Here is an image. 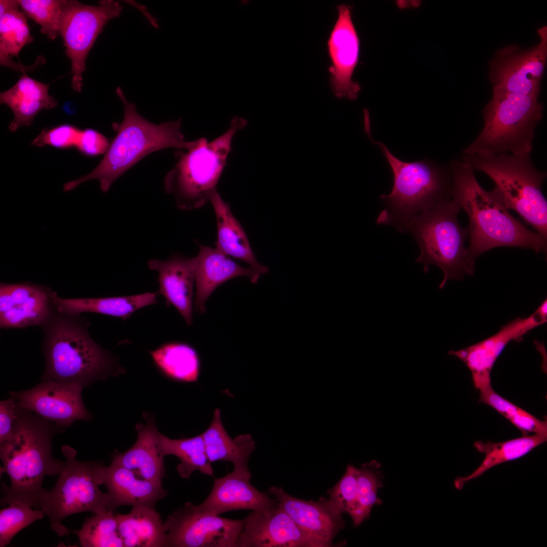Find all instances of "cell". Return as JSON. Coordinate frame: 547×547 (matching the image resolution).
Wrapping results in <instances>:
<instances>
[{
	"mask_svg": "<svg viewBox=\"0 0 547 547\" xmlns=\"http://www.w3.org/2000/svg\"><path fill=\"white\" fill-rule=\"evenodd\" d=\"M56 293L31 283L0 284V326L24 328L43 325L52 314Z\"/></svg>",
	"mask_w": 547,
	"mask_h": 547,
	"instance_id": "cell-17",
	"label": "cell"
},
{
	"mask_svg": "<svg viewBox=\"0 0 547 547\" xmlns=\"http://www.w3.org/2000/svg\"><path fill=\"white\" fill-rule=\"evenodd\" d=\"M245 518L236 547H324L302 530L279 504L269 514L252 511Z\"/></svg>",
	"mask_w": 547,
	"mask_h": 547,
	"instance_id": "cell-18",
	"label": "cell"
},
{
	"mask_svg": "<svg viewBox=\"0 0 547 547\" xmlns=\"http://www.w3.org/2000/svg\"><path fill=\"white\" fill-rule=\"evenodd\" d=\"M79 542L84 547H122L123 540L118 531L114 512L95 514L75 531Z\"/></svg>",
	"mask_w": 547,
	"mask_h": 547,
	"instance_id": "cell-34",
	"label": "cell"
},
{
	"mask_svg": "<svg viewBox=\"0 0 547 547\" xmlns=\"http://www.w3.org/2000/svg\"><path fill=\"white\" fill-rule=\"evenodd\" d=\"M479 402L493 408L514 425L523 436L533 433L547 434V421L540 420L525 410L506 400L490 387L480 392Z\"/></svg>",
	"mask_w": 547,
	"mask_h": 547,
	"instance_id": "cell-35",
	"label": "cell"
},
{
	"mask_svg": "<svg viewBox=\"0 0 547 547\" xmlns=\"http://www.w3.org/2000/svg\"><path fill=\"white\" fill-rule=\"evenodd\" d=\"M23 13L41 26V33L54 40L60 34L63 0H19Z\"/></svg>",
	"mask_w": 547,
	"mask_h": 547,
	"instance_id": "cell-37",
	"label": "cell"
},
{
	"mask_svg": "<svg viewBox=\"0 0 547 547\" xmlns=\"http://www.w3.org/2000/svg\"><path fill=\"white\" fill-rule=\"evenodd\" d=\"M195 257L174 254L165 260L151 259L150 269L157 271L160 293L167 304L173 305L184 318L188 326L192 323Z\"/></svg>",
	"mask_w": 547,
	"mask_h": 547,
	"instance_id": "cell-21",
	"label": "cell"
},
{
	"mask_svg": "<svg viewBox=\"0 0 547 547\" xmlns=\"http://www.w3.org/2000/svg\"><path fill=\"white\" fill-rule=\"evenodd\" d=\"M103 475V484L106 487L115 510L126 505L155 507L156 503L168 494V491L162 485L112 463L107 467L104 466Z\"/></svg>",
	"mask_w": 547,
	"mask_h": 547,
	"instance_id": "cell-24",
	"label": "cell"
},
{
	"mask_svg": "<svg viewBox=\"0 0 547 547\" xmlns=\"http://www.w3.org/2000/svg\"><path fill=\"white\" fill-rule=\"evenodd\" d=\"M378 145L391 167L393 187L380 199L385 207L377 218L378 224L390 225L400 231L414 216L450 198L451 175L426 160L405 162L396 158L381 142Z\"/></svg>",
	"mask_w": 547,
	"mask_h": 547,
	"instance_id": "cell-9",
	"label": "cell"
},
{
	"mask_svg": "<svg viewBox=\"0 0 547 547\" xmlns=\"http://www.w3.org/2000/svg\"><path fill=\"white\" fill-rule=\"evenodd\" d=\"M19 1L1 0L0 17L5 14L13 11L19 10L20 7Z\"/></svg>",
	"mask_w": 547,
	"mask_h": 547,
	"instance_id": "cell-43",
	"label": "cell"
},
{
	"mask_svg": "<svg viewBox=\"0 0 547 547\" xmlns=\"http://www.w3.org/2000/svg\"><path fill=\"white\" fill-rule=\"evenodd\" d=\"M42 509L25 504L12 503L0 511V546L8 545L20 531L44 518Z\"/></svg>",
	"mask_w": 547,
	"mask_h": 547,
	"instance_id": "cell-38",
	"label": "cell"
},
{
	"mask_svg": "<svg viewBox=\"0 0 547 547\" xmlns=\"http://www.w3.org/2000/svg\"><path fill=\"white\" fill-rule=\"evenodd\" d=\"M268 493L302 530L324 547L333 546L334 538L345 527L342 513L329 499L302 500L289 495L279 486L269 488Z\"/></svg>",
	"mask_w": 547,
	"mask_h": 547,
	"instance_id": "cell-19",
	"label": "cell"
},
{
	"mask_svg": "<svg viewBox=\"0 0 547 547\" xmlns=\"http://www.w3.org/2000/svg\"><path fill=\"white\" fill-rule=\"evenodd\" d=\"M19 408L15 398L10 396L0 402V444L10 440Z\"/></svg>",
	"mask_w": 547,
	"mask_h": 547,
	"instance_id": "cell-42",
	"label": "cell"
},
{
	"mask_svg": "<svg viewBox=\"0 0 547 547\" xmlns=\"http://www.w3.org/2000/svg\"><path fill=\"white\" fill-rule=\"evenodd\" d=\"M201 434L211 463L229 461L233 464V470L251 474L248 462L255 449V442L250 434L231 438L223 426L219 408L214 410L210 424Z\"/></svg>",
	"mask_w": 547,
	"mask_h": 547,
	"instance_id": "cell-26",
	"label": "cell"
},
{
	"mask_svg": "<svg viewBox=\"0 0 547 547\" xmlns=\"http://www.w3.org/2000/svg\"><path fill=\"white\" fill-rule=\"evenodd\" d=\"M115 516L124 547L167 546L163 522L155 507L133 506L129 513Z\"/></svg>",
	"mask_w": 547,
	"mask_h": 547,
	"instance_id": "cell-29",
	"label": "cell"
},
{
	"mask_svg": "<svg viewBox=\"0 0 547 547\" xmlns=\"http://www.w3.org/2000/svg\"><path fill=\"white\" fill-rule=\"evenodd\" d=\"M380 464L375 460L363 464L358 468L357 495L361 512L366 519L374 505H379L381 500L377 497V492L382 485V475Z\"/></svg>",
	"mask_w": 547,
	"mask_h": 547,
	"instance_id": "cell-39",
	"label": "cell"
},
{
	"mask_svg": "<svg viewBox=\"0 0 547 547\" xmlns=\"http://www.w3.org/2000/svg\"><path fill=\"white\" fill-rule=\"evenodd\" d=\"M538 97L493 88L492 99L483 111V128L463 153L529 155L543 114Z\"/></svg>",
	"mask_w": 547,
	"mask_h": 547,
	"instance_id": "cell-7",
	"label": "cell"
},
{
	"mask_svg": "<svg viewBox=\"0 0 547 547\" xmlns=\"http://www.w3.org/2000/svg\"><path fill=\"white\" fill-rule=\"evenodd\" d=\"M251 476L252 474L233 470L222 477L215 478L210 494L197 506L216 515L240 510L271 513L278 506V502L254 487L250 483Z\"/></svg>",
	"mask_w": 547,
	"mask_h": 547,
	"instance_id": "cell-20",
	"label": "cell"
},
{
	"mask_svg": "<svg viewBox=\"0 0 547 547\" xmlns=\"http://www.w3.org/2000/svg\"><path fill=\"white\" fill-rule=\"evenodd\" d=\"M209 201L217 220L216 248L228 256L246 262L261 274L267 272V268L256 260L244 229L232 214L229 205L221 198L217 190L210 195Z\"/></svg>",
	"mask_w": 547,
	"mask_h": 547,
	"instance_id": "cell-28",
	"label": "cell"
},
{
	"mask_svg": "<svg viewBox=\"0 0 547 547\" xmlns=\"http://www.w3.org/2000/svg\"><path fill=\"white\" fill-rule=\"evenodd\" d=\"M19 408L12 439L0 444L3 472L11 482L10 486L2 484L1 504L22 503L41 509L45 477L58 475L61 470V461L54 457L52 445L54 435L63 428Z\"/></svg>",
	"mask_w": 547,
	"mask_h": 547,
	"instance_id": "cell-2",
	"label": "cell"
},
{
	"mask_svg": "<svg viewBox=\"0 0 547 547\" xmlns=\"http://www.w3.org/2000/svg\"><path fill=\"white\" fill-rule=\"evenodd\" d=\"M82 130L68 124L44 129L31 145L38 147L50 145L58 149L76 147Z\"/></svg>",
	"mask_w": 547,
	"mask_h": 547,
	"instance_id": "cell-40",
	"label": "cell"
},
{
	"mask_svg": "<svg viewBox=\"0 0 547 547\" xmlns=\"http://www.w3.org/2000/svg\"><path fill=\"white\" fill-rule=\"evenodd\" d=\"M89 324L81 315L61 312L54 307L41 326L46 360L43 380L74 383L85 387L124 371L115 357L92 339Z\"/></svg>",
	"mask_w": 547,
	"mask_h": 547,
	"instance_id": "cell-3",
	"label": "cell"
},
{
	"mask_svg": "<svg viewBox=\"0 0 547 547\" xmlns=\"http://www.w3.org/2000/svg\"><path fill=\"white\" fill-rule=\"evenodd\" d=\"M116 93L124 105L122 122L113 123L116 132L103 158L87 175L65 183L64 191L73 190L81 183L96 179L104 193L127 170L147 154L159 150L175 148L189 150L197 140L186 141L181 131V119L160 124L152 123L142 117L136 106L126 99L118 87Z\"/></svg>",
	"mask_w": 547,
	"mask_h": 547,
	"instance_id": "cell-4",
	"label": "cell"
},
{
	"mask_svg": "<svg viewBox=\"0 0 547 547\" xmlns=\"http://www.w3.org/2000/svg\"><path fill=\"white\" fill-rule=\"evenodd\" d=\"M62 452L65 460L61 461L57 480L51 491L45 489L40 499L41 509L48 517L51 529L59 536L69 534L61 521L70 515L115 510L108 492L103 493L99 488L103 484L104 465L78 460L76 450L68 445L62 447Z\"/></svg>",
	"mask_w": 547,
	"mask_h": 547,
	"instance_id": "cell-10",
	"label": "cell"
},
{
	"mask_svg": "<svg viewBox=\"0 0 547 547\" xmlns=\"http://www.w3.org/2000/svg\"><path fill=\"white\" fill-rule=\"evenodd\" d=\"M196 259L194 304L196 311L199 314L206 312L208 298L221 284L238 277H248L255 284L260 278L261 273L258 270L250 266L246 268L239 265L216 248L199 244Z\"/></svg>",
	"mask_w": 547,
	"mask_h": 547,
	"instance_id": "cell-22",
	"label": "cell"
},
{
	"mask_svg": "<svg viewBox=\"0 0 547 547\" xmlns=\"http://www.w3.org/2000/svg\"><path fill=\"white\" fill-rule=\"evenodd\" d=\"M145 424L136 426L137 439L128 450L114 452L111 463L133 471L139 477L162 485L165 475L164 458L161 440L154 419L145 414Z\"/></svg>",
	"mask_w": 547,
	"mask_h": 547,
	"instance_id": "cell-23",
	"label": "cell"
},
{
	"mask_svg": "<svg viewBox=\"0 0 547 547\" xmlns=\"http://www.w3.org/2000/svg\"><path fill=\"white\" fill-rule=\"evenodd\" d=\"M358 472V468L349 464L341 479L328 492L329 499L341 513H346L350 516L355 527L365 519L357 499Z\"/></svg>",
	"mask_w": 547,
	"mask_h": 547,
	"instance_id": "cell-36",
	"label": "cell"
},
{
	"mask_svg": "<svg viewBox=\"0 0 547 547\" xmlns=\"http://www.w3.org/2000/svg\"><path fill=\"white\" fill-rule=\"evenodd\" d=\"M49 88L48 84L24 74L12 87L1 93V104L8 105L14 113L9 125L11 132L30 126L41 110L57 106L56 100L49 94Z\"/></svg>",
	"mask_w": 547,
	"mask_h": 547,
	"instance_id": "cell-25",
	"label": "cell"
},
{
	"mask_svg": "<svg viewBox=\"0 0 547 547\" xmlns=\"http://www.w3.org/2000/svg\"><path fill=\"white\" fill-rule=\"evenodd\" d=\"M247 124L238 116L231 121L223 134L208 142L197 139L186 151L176 152L177 162L164 179L165 191L174 198L177 207L190 211L203 207L208 201L226 164L235 134Z\"/></svg>",
	"mask_w": 547,
	"mask_h": 547,
	"instance_id": "cell-6",
	"label": "cell"
},
{
	"mask_svg": "<svg viewBox=\"0 0 547 547\" xmlns=\"http://www.w3.org/2000/svg\"><path fill=\"white\" fill-rule=\"evenodd\" d=\"M84 387L77 383L50 379L29 389L10 394L18 407L63 428L77 420L92 418L83 401Z\"/></svg>",
	"mask_w": 547,
	"mask_h": 547,
	"instance_id": "cell-14",
	"label": "cell"
},
{
	"mask_svg": "<svg viewBox=\"0 0 547 547\" xmlns=\"http://www.w3.org/2000/svg\"><path fill=\"white\" fill-rule=\"evenodd\" d=\"M33 41L27 20L19 10L7 13L0 17L1 65L16 71L24 72L28 67L23 66L11 59L18 57L21 49Z\"/></svg>",
	"mask_w": 547,
	"mask_h": 547,
	"instance_id": "cell-33",
	"label": "cell"
},
{
	"mask_svg": "<svg viewBox=\"0 0 547 547\" xmlns=\"http://www.w3.org/2000/svg\"><path fill=\"white\" fill-rule=\"evenodd\" d=\"M123 9L113 0L101 1L97 6L63 0L60 35L71 61V87L75 92L82 91L86 60L97 37L110 20L120 16Z\"/></svg>",
	"mask_w": 547,
	"mask_h": 547,
	"instance_id": "cell-11",
	"label": "cell"
},
{
	"mask_svg": "<svg viewBox=\"0 0 547 547\" xmlns=\"http://www.w3.org/2000/svg\"><path fill=\"white\" fill-rule=\"evenodd\" d=\"M352 8L346 4L337 7V18L327 41L332 92L338 99L349 100L357 99L361 90L359 84L352 78L360 55V40L352 20Z\"/></svg>",
	"mask_w": 547,
	"mask_h": 547,
	"instance_id": "cell-15",
	"label": "cell"
},
{
	"mask_svg": "<svg viewBox=\"0 0 547 547\" xmlns=\"http://www.w3.org/2000/svg\"><path fill=\"white\" fill-rule=\"evenodd\" d=\"M450 197L468 217L471 256L498 247L546 250V240L525 227L504 206L497 189L485 190L478 182L473 169L462 161L451 163Z\"/></svg>",
	"mask_w": 547,
	"mask_h": 547,
	"instance_id": "cell-1",
	"label": "cell"
},
{
	"mask_svg": "<svg viewBox=\"0 0 547 547\" xmlns=\"http://www.w3.org/2000/svg\"><path fill=\"white\" fill-rule=\"evenodd\" d=\"M157 368L173 380L193 382L199 377L201 362L197 350L190 345L170 342L150 351Z\"/></svg>",
	"mask_w": 547,
	"mask_h": 547,
	"instance_id": "cell-31",
	"label": "cell"
},
{
	"mask_svg": "<svg viewBox=\"0 0 547 547\" xmlns=\"http://www.w3.org/2000/svg\"><path fill=\"white\" fill-rule=\"evenodd\" d=\"M546 320L536 309L528 317L511 321L487 339L458 350H450L448 354L456 356L466 365L476 389L485 390L492 387L491 370L506 345L512 341H521L526 334L544 324Z\"/></svg>",
	"mask_w": 547,
	"mask_h": 547,
	"instance_id": "cell-16",
	"label": "cell"
},
{
	"mask_svg": "<svg viewBox=\"0 0 547 547\" xmlns=\"http://www.w3.org/2000/svg\"><path fill=\"white\" fill-rule=\"evenodd\" d=\"M110 144L109 139L102 133L88 128L82 130L76 148L84 155L94 157L105 153Z\"/></svg>",
	"mask_w": 547,
	"mask_h": 547,
	"instance_id": "cell-41",
	"label": "cell"
},
{
	"mask_svg": "<svg viewBox=\"0 0 547 547\" xmlns=\"http://www.w3.org/2000/svg\"><path fill=\"white\" fill-rule=\"evenodd\" d=\"M537 32L539 42L529 50L512 46L497 52L490 63L489 79L493 88L538 96L547 58V27Z\"/></svg>",
	"mask_w": 547,
	"mask_h": 547,
	"instance_id": "cell-13",
	"label": "cell"
},
{
	"mask_svg": "<svg viewBox=\"0 0 547 547\" xmlns=\"http://www.w3.org/2000/svg\"><path fill=\"white\" fill-rule=\"evenodd\" d=\"M546 440L547 434H534L498 443L476 441L474 443V447L478 452L483 453L485 457L481 464L470 475L456 478L455 488L462 489L465 484L479 478L493 467L520 458Z\"/></svg>",
	"mask_w": 547,
	"mask_h": 547,
	"instance_id": "cell-30",
	"label": "cell"
},
{
	"mask_svg": "<svg viewBox=\"0 0 547 547\" xmlns=\"http://www.w3.org/2000/svg\"><path fill=\"white\" fill-rule=\"evenodd\" d=\"M245 518L233 520L200 510L190 502L163 522L167 546L236 547Z\"/></svg>",
	"mask_w": 547,
	"mask_h": 547,
	"instance_id": "cell-12",
	"label": "cell"
},
{
	"mask_svg": "<svg viewBox=\"0 0 547 547\" xmlns=\"http://www.w3.org/2000/svg\"><path fill=\"white\" fill-rule=\"evenodd\" d=\"M460 210L451 198L445 199L412 217L400 231L410 233L419 247L420 254L416 262L424 265V273L432 265L441 268L444 278L440 289L449 280H461L465 275L475 272L476 260L465 245L468 228L458 220Z\"/></svg>",
	"mask_w": 547,
	"mask_h": 547,
	"instance_id": "cell-5",
	"label": "cell"
},
{
	"mask_svg": "<svg viewBox=\"0 0 547 547\" xmlns=\"http://www.w3.org/2000/svg\"><path fill=\"white\" fill-rule=\"evenodd\" d=\"M160 440L165 456H176L180 462L177 472L183 479H188L196 471L214 477L212 463L209 460L202 434L193 437L172 439L160 434Z\"/></svg>",
	"mask_w": 547,
	"mask_h": 547,
	"instance_id": "cell-32",
	"label": "cell"
},
{
	"mask_svg": "<svg viewBox=\"0 0 547 547\" xmlns=\"http://www.w3.org/2000/svg\"><path fill=\"white\" fill-rule=\"evenodd\" d=\"M158 294L156 292H146L124 296L65 299L56 293L53 302L58 311L67 314L79 315L83 312H93L126 320L137 310L155 304Z\"/></svg>",
	"mask_w": 547,
	"mask_h": 547,
	"instance_id": "cell-27",
	"label": "cell"
},
{
	"mask_svg": "<svg viewBox=\"0 0 547 547\" xmlns=\"http://www.w3.org/2000/svg\"><path fill=\"white\" fill-rule=\"evenodd\" d=\"M463 162L486 174L495 183L503 204L547 238V202L541 192L546 173L538 171L529 155L465 154Z\"/></svg>",
	"mask_w": 547,
	"mask_h": 547,
	"instance_id": "cell-8",
	"label": "cell"
}]
</instances>
